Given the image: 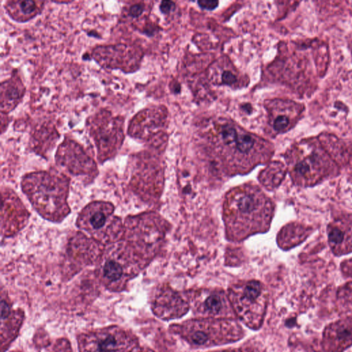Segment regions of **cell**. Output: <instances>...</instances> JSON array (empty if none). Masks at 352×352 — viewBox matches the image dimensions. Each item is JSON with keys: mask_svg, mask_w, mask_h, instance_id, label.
Here are the masks:
<instances>
[{"mask_svg": "<svg viewBox=\"0 0 352 352\" xmlns=\"http://www.w3.org/2000/svg\"><path fill=\"white\" fill-rule=\"evenodd\" d=\"M2 296V295H1ZM1 351L7 349L14 339L23 322V313L13 310L7 298L1 297Z\"/></svg>", "mask_w": 352, "mask_h": 352, "instance_id": "d6986e66", "label": "cell"}, {"mask_svg": "<svg viewBox=\"0 0 352 352\" xmlns=\"http://www.w3.org/2000/svg\"><path fill=\"white\" fill-rule=\"evenodd\" d=\"M311 231V228L300 223H292L288 224L279 233V244L283 248H291L302 242Z\"/></svg>", "mask_w": 352, "mask_h": 352, "instance_id": "603a6c76", "label": "cell"}, {"mask_svg": "<svg viewBox=\"0 0 352 352\" xmlns=\"http://www.w3.org/2000/svg\"><path fill=\"white\" fill-rule=\"evenodd\" d=\"M346 261L342 265L343 273L347 276L352 277V258Z\"/></svg>", "mask_w": 352, "mask_h": 352, "instance_id": "1f68e13d", "label": "cell"}, {"mask_svg": "<svg viewBox=\"0 0 352 352\" xmlns=\"http://www.w3.org/2000/svg\"><path fill=\"white\" fill-rule=\"evenodd\" d=\"M220 134L224 145L234 144L239 135L236 129L229 124H225L222 126Z\"/></svg>", "mask_w": 352, "mask_h": 352, "instance_id": "d4e9b609", "label": "cell"}, {"mask_svg": "<svg viewBox=\"0 0 352 352\" xmlns=\"http://www.w3.org/2000/svg\"><path fill=\"white\" fill-rule=\"evenodd\" d=\"M92 57L102 67L120 69L125 73L133 71L138 63V53L132 45L116 44L98 45L92 50Z\"/></svg>", "mask_w": 352, "mask_h": 352, "instance_id": "5bb4252c", "label": "cell"}, {"mask_svg": "<svg viewBox=\"0 0 352 352\" xmlns=\"http://www.w3.org/2000/svg\"><path fill=\"white\" fill-rule=\"evenodd\" d=\"M131 352H153V351H152L151 350H150L148 349L143 348V347H140V346H138L135 348H134Z\"/></svg>", "mask_w": 352, "mask_h": 352, "instance_id": "d6a6232c", "label": "cell"}, {"mask_svg": "<svg viewBox=\"0 0 352 352\" xmlns=\"http://www.w3.org/2000/svg\"><path fill=\"white\" fill-rule=\"evenodd\" d=\"M147 265L124 241L107 245L98 263L102 284L111 292H121Z\"/></svg>", "mask_w": 352, "mask_h": 352, "instance_id": "3957f363", "label": "cell"}, {"mask_svg": "<svg viewBox=\"0 0 352 352\" xmlns=\"http://www.w3.org/2000/svg\"><path fill=\"white\" fill-rule=\"evenodd\" d=\"M290 176L296 185L307 187L336 175V164L318 149L301 153L289 163Z\"/></svg>", "mask_w": 352, "mask_h": 352, "instance_id": "30bf717a", "label": "cell"}, {"mask_svg": "<svg viewBox=\"0 0 352 352\" xmlns=\"http://www.w3.org/2000/svg\"><path fill=\"white\" fill-rule=\"evenodd\" d=\"M1 234L11 237L20 232L28 223L30 212L18 195L11 189L1 190Z\"/></svg>", "mask_w": 352, "mask_h": 352, "instance_id": "9a60e30c", "label": "cell"}, {"mask_svg": "<svg viewBox=\"0 0 352 352\" xmlns=\"http://www.w3.org/2000/svg\"><path fill=\"white\" fill-rule=\"evenodd\" d=\"M138 346L135 335L115 325L89 331L78 336V352H131Z\"/></svg>", "mask_w": 352, "mask_h": 352, "instance_id": "9c48e42d", "label": "cell"}, {"mask_svg": "<svg viewBox=\"0 0 352 352\" xmlns=\"http://www.w3.org/2000/svg\"><path fill=\"white\" fill-rule=\"evenodd\" d=\"M175 8V3L171 1H162L160 5V9L164 14H167Z\"/></svg>", "mask_w": 352, "mask_h": 352, "instance_id": "4dcf8cb0", "label": "cell"}, {"mask_svg": "<svg viewBox=\"0 0 352 352\" xmlns=\"http://www.w3.org/2000/svg\"><path fill=\"white\" fill-rule=\"evenodd\" d=\"M193 311L202 318L234 319L228 296L218 289L197 291L191 298Z\"/></svg>", "mask_w": 352, "mask_h": 352, "instance_id": "7c38bea8", "label": "cell"}, {"mask_svg": "<svg viewBox=\"0 0 352 352\" xmlns=\"http://www.w3.org/2000/svg\"><path fill=\"white\" fill-rule=\"evenodd\" d=\"M188 308L189 304L177 292L169 288L160 289L152 302L155 314L164 320L180 318Z\"/></svg>", "mask_w": 352, "mask_h": 352, "instance_id": "e0dca14e", "label": "cell"}, {"mask_svg": "<svg viewBox=\"0 0 352 352\" xmlns=\"http://www.w3.org/2000/svg\"><path fill=\"white\" fill-rule=\"evenodd\" d=\"M328 242L336 256L352 252V215L335 219L327 226Z\"/></svg>", "mask_w": 352, "mask_h": 352, "instance_id": "ac0fdd59", "label": "cell"}, {"mask_svg": "<svg viewBox=\"0 0 352 352\" xmlns=\"http://www.w3.org/2000/svg\"><path fill=\"white\" fill-rule=\"evenodd\" d=\"M144 10V5L142 3H136L129 8L128 15L132 18H137L142 15Z\"/></svg>", "mask_w": 352, "mask_h": 352, "instance_id": "83f0119b", "label": "cell"}, {"mask_svg": "<svg viewBox=\"0 0 352 352\" xmlns=\"http://www.w3.org/2000/svg\"><path fill=\"white\" fill-rule=\"evenodd\" d=\"M114 206L111 202L91 201L79 212L76 226L103 245L122 241L124 223L114 214Z\"/></svg>", "mask_w": 352, "mask_h": 352, "instance_id": "5b68a950", "label": "cell"}, {"mask_svg": "<svg viewBox=\"0 0 352 352\" xmlns=\"http://www.w3.org/2000/svg\"><path fill=\"white\" fill-rule=\"evenodd\" d=\"M352 345V311L328 324L322 333L325 352H343Z\"/></svg>", "mask_w": 352, "mask_h": 352, "instance_id": "2e32d148", "label": "cell"}, {"mask_svg": "<svg viewBox=\"0 0 352 352\" xmlns=\"http://www.w3.org/2000/svg\"><path fill=\"white\" fill-rule=\"evenodd\" d=\"M265 171V173L262 177L264 179L262 181L264 182V185L272 186V187L278 184L285 175L283 167L278 166L274 168L272 167L270 169Z\"/></svg>", "mask_w": 352, "mask_h": 352, "instance_id": "cb8c5ba5", "label": "cell"}, {"mask_svg": "<svg viewBox=\"0 0 352 352\" xmlns=\"http://www.w3.org/2000/svg\"><path fill=\"white\" fill-rule=\"evenodd\" d=\"M124 227L123 241L148 264L157 254L164 238L162 220L154 213H142L127 217Z\"/></svg>", "mask_w": 352, "mask_h": 352, "instance_id": "8992f818", "label": "cell"}, {"mask_svg": "<svg viewBox=\"0 0 352 352\" xmlns=\"http://www.w3.org/2000/svg\"><path fill=\"white\" fill-rule=\"evenodd\" d=\"M274 212L272 201L256 184H244L231 189L223 203L227 239L239 241L267 231Z\"/></svg>", "mask_w": 352, "mask_h": 352, "instance_id": "6da1fadb", "label": "cell"}, {"mask_svg": "<svg viewBox=\"0 0 352 352\" xmlns=\"http://www.w3.org/2000/svg\"><path fill=\"white\" fill-rule=\"evenodd\" d=\"M89 130L100 163L112 159L121 148L124 139V120L107 110L98 112L89 121Z\"/></svg>", "mask_w": 352, "mask_h": 352, "instance_id": "ba28073f", "label": "cell"}, {"mask_svg": "<svg viewBox=\"0 0 352 352\" xmlns=\"http://www.w3.org/2000/svg\"><path fill=\"white\" fill-rule=\"evenodd\" d=\"M170 330L191 346L200 348L236 342L244 334L234 319H191L173 325Z\"/></svg>", "mask_w": 352, "mask_h": 352, "instance_id": "277c9868", "label": "cell"}, {"mask_svg": "<svg viewBox=\"0 0 352 352\" xmlns=\"http://www.w3.org/2000/svg\"><path fill=\"white\" fill-rule=\"evenodd\" d=\"M69 178L54 170H39L25 174L21 179L22 191L34 209L43 219L60 223L70 213L67 202Z\"/></svg>", "mask_w": 352, "mask_h": 352, "instance_id": "7a4b0ae2", "label": "cell"}, {"mask_svg": "<svg viewBox=\"0 0 352 352\" xmlns=\"http://www.w3.org/2000/svg\"><path fill=\"white\" fill-rule=\"evenodd\" d=\"M25 87L21 78L12 76L1 83V111L9 113L22 100Z\"/></svg>", "mask_w": 352, "mask_h": 352, "instance_id": "ffe728a7", "label": "cell"}, {"mask_svg": "<svg viewBox=\"0 0 352 352\" xmlns=\"http://www.w3.org/2000/svg\"><path fill=\"white\" fill-rule=\"evenodd\" d=\"M104 251V245L82 232L71 235L66 247V264L73 270L98 264Z\"/></svg>", "mask_w": 352, "mask_h": 352, "instance_id": "4fadbf2b", "label": "cell"}, {"mask_svg": "<svg viewBox=\"0 0 352 352\" xmlns=\"http://www.w3.org/2000/svg\"><path fill=\"white\" fill-rule=\"evenodd\" d=\"M213 352H241L240 350L236 349H225V350H220Z\"/></svg>", "mask_w": 352, "mask_h": 352, "instance_id": "836d02e7", "label": "cell"}, {"mask_svg": "<svg viewBox=\"0 0 352 352\" xmlns=\"http://www.w3.org/2000/svg\"><path fill=\"white\" fill-rule=\"evenodd\" d=\"M289 119L285 116H279L274 121L273 126L276 131H283L287 127Z\"/></svg>", "mask_w": 352, "mask_h": 352, "instance_id": "4316f807", "label": "cell"}, {"mask_svg": "<svg viewBox=\"0 0 352 352\" xmlns=\"http://www.w3.org/2000/svg\"><path fill=\"white\" fill-rule=\"evenodd\" d=\"M338 298L346 303H352V283L346 285L338 292Z\"/></svg>", "mask_w": 352, "mask_h": 352, "instance_id": "484cf974", "label": "cell"}, {"mask_svg": "<svg viewBox=\"0 0 352 352\" xmlns=\"http://www.w3.org/2000/svg\"><path fill=\"white\" fill-rule=\"evenodd\" d=\"M42 6L34 1H8L4 8L8 15L14 21L24 22L36 16L41 10Z\"/></svg>", "mask_w": 352, "mask_h": 352, "instance_id": "7402d4cb", "label": "cell"}, {"mask_svg": "<svg viewBox=\"0 0 352 352\" xmlns=\"http://www.w3.org/2000/svg\"><path fill=\"white\" fill-rule=\"evenodd\" d=\"M56 164L67 173L92 181L98 173L95 160L77 142L65 138L57 148Z\"/></svg>", "mask_w": 352, "mask_h": 352, "instance_id": "8fae6325", "label": "cell"}, {"mask_svg": "<svg viewBox=\"0 0 352 352\" xmlns=\"http://www.w3.org/2000/svg\"><path fill=\"white\" fill-rule=\"evenodd\" d=\"M58 139L56 129L49 126H41L32 133L30 146L36 154L46 157L49 151H52Z\"/></svg>", "mask_w": 352, "mask_h": 352, "instance_id": "44dd1931", "label": "cell"}, {"mask_svg": "<svg viewBox=\"0 0 352 352\" xmlns=\"http://www.w3.org/2000/svg\"><path fill=\"white\" fill-rule=\"evenodd\" d=\"M197 3L203 9L212 10L217 7L219 2L216 0H201Z\"/></svg>", "mask_w": 352, "mask_h": 352, "instance_id": "f1b7e54d", "label": "cell"}, {"mask_svg": "<svg viewBox=\"0 0 352 352\" xmlns=\"http://www.w3.org/2000/svg\"><path fill=\"white\" fill-rule=\"evenodd\" d=\"M228 296L235 316L249 328L259 329L267 302L263 284L257 280L241 282L230 287Z\"/></svg>", "mask_w": 352, "mask_h": 352, "instance_id": "52a82bcc", "label": "cell"}, {"mask_svg": "<svg viewBox=\"0 0 352 352\" xmlns=\"http://www.w3.org/2000/svg\"><path fill=\"white\" fill-rule=\"evenodd\" d=\"M223 84L232 85L236 81V77L229 71H224L221 76Z\"/></svg>", "mask_w": 352, "mask_h": 352, "instance_id": "f546056e", "label": "cell"}]
</instances>
